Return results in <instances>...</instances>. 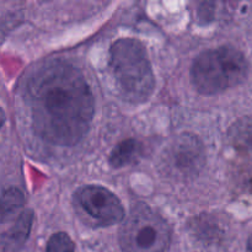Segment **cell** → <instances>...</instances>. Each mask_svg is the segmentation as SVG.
I'll use <instances>...</instances> for the list:
<instances>
[{
  "label": "cell",
  "mask_w": 252,
  "mask_h": 252,
  "mask_svg": "<svg viewBox=\"0 0 252 252\" xmlns=\"http://www.w3.org/2000/svg\"><path fill=\"white\" fill-rule=\"evenodd\" d=\"M32 128L44 142L74 147L90 129L95 98L79 68L52 59L34 69L25 86Z\"/></svg>",
  "instance_id": "obj_1"
},
{
  "label": "cell",
  "mask_w": 252,
  "mask_h": 252,
  "mask_svg": "<svg viewBox=\"0 0 252 252\" xmlns=\"http://www.w3.org/2000/svg\"><path fill=\"white\" fill-rule=\"evenodd\" d=\"M228 138L236 149L252 154V118L236 121L229 129Z\"/></svg>",
  "instance_id": "obj_10"
},
{
  "label": "cell",
  "mask_w": 252,
  "mask_h": 252,
  "mask_svg": "<svg viewBox=\"0 0 252 252\" xmlns=\"http://www.w3.org/2000/svg\"><path fill=\"white\" fill-rule=\"evenodd\" d=\"M74 202L95 225L111 226L125 219L122 202L103 186L89 185L81 187L74 196Z\"/></svg>",
  "instance_id": "obj_5"
},
{
  "label": "cell",
  "mask_w": 252,
  "mask_h": 252,
  "mask_svg": "<svg viewBox=\"0 0 252 252\" xmlns=\"http://www.w3.org/2000/svg\"><path fill=\"white\" fill-rule=\"evenodd\" d=\"M46 252H75V245L68 234L59 231L49 238Z\"/></svg>",
  "instance_id": "obj_11"
},
{
  "label": "cell",
  "mask_w": 252,
  "mask_h": 252,
  "mask_svg": "<svg viewBox=\"0 0 252 252\" xmlns=\"http://www.w3.org/2000/svg\"><path fill=\"white\" fill-rule=\"evenodd\" d=\"M123 252H166L171 243V228L166 219L145 203H137L118 231Z\"/></svg>",
  "instance_id": "obj_4"
},
{
  "label": "cell",
  "mask_w": 252,
  "mask_h": 252,
  "mask_svg": "<svg viewBox=\"0 0 252 252\" xmlns=\"http://www.w3.org/2000/svg\"><path fill=\"white\" fill-rule=\"evenodd\" d=\"M249 63L243 52L220 46L201 52L191 66V81L201 95L213 96L239 86L246 80Z\"/></svg>",
  "instance_id": "obj_3"
},
{
  "label": "cell",
  "mask_w": 252,
  "mask_h": 252,
  "mask_svg": "<svg viewBox=\"0 0 252 252\" xmlns=\"http://www.w3.org/2000/svg\"><path fill=\"white\" fill-rule=\"evenodd\" d=\"M143 155V145L134 138H128L118 143L108 157V162L115 169L134 165Z\"/></svg>",
  "instance_id": "obj_8"
},
{
  "label": "cell",
  "mask_w": 252,
  "mask_h": 252,
  "mask_svg": "<svg viewBox=\"0 0 252 252\" xmlns=\"http://www.w3.org/2000/svg\"><path fill=\"white\" fill-rule=\"evenodd\" d=\"M33 212L25 209L10 226L1 231V252H19L25 245L31 233ZM5 226V225H4Z\"/></svg>",
  "instance_id": "obj_7"
},
{
  "label": "cell",
  "mask_w": 252,
  "mask_h": 252,
  "mask_svg": "<svg viewBox=\"0 0 252 252\" xmlns=\"http://www.w3.org/2000/svg\"><path fill=\"white\" fill-rule=\"evenodd\" d=\"M25 197L16 187L4 189L1 196V225H6L17 218L24 209Z\"/></svg>",
  "instance_id": "obj_9"
},
{
  "label": "cell",
  "mask_w": 252,
  "mask_h": 252,
  "mask_svg": "<svg viewBox=\"0 0 252 252\" xmlns=\"http://www.w3.org/2000/svg\"><path fill=\"white\" fill-rule=\"evenodd\" d=\"M108 66L123 100L133 105L149 100L157 83L147 48L139 39L120 38L113 42Z\"/></svg>",
  "instance_id": "obj_2"
},
{
  "label": "cell",
  "mask_w": 252,
  "mask_h": 252,
  "mask_svg": "<svg viewBox=\"0 0 252 252\" xmlns=\"http://www.w3.org/2000/svg\"><path fill=\"white\" fill-rule=\"evenodd\" d=\"M246 252H252V234L250 235V238H249L248 248H246Z\"/></svg>",
  "instance_id": "obj_12"
},
{
  "label": "cell",
  "mask_w": 252,
  "mask_h": 252,
  "mask_svg": "<svg viewBox=\"0 0 252 252\" xmlns=\"http://www.w3.org/2000/svg\"><path fill=\"white\" fill-rule=\"evenodd\" d=\"M206 152L201 140L191 134L179 135L162 154V166L176 179L196 177L204 166Z\"/></svg>",
  "instance_id": "obj_6"
}]
</instances>
